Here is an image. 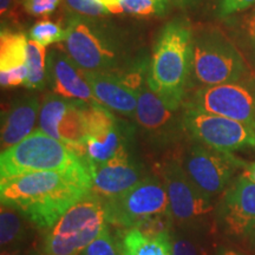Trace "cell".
I'll return each mask as SVG.
<instances>
[{
  "label": "cell",
  "instance_id": "1",
  "mask_svg": "<svg viewBox=\"0 0 255 255\" xmlns=\"http://www.w3.org/2000/svg\"><path fill=\"white\" fill-rule=\"evenodd\" d=\"M91 193L88 161L68 170L39 171L0 181L1 205L17 209L41 232L49 231Z\"/></svg>",
  "mask_w": 255,
  "mask_h": 255
},
{
  "label": "cell",
  "instance_id": "2",
  "mask_svg": "<svg viewBox=\"0 0 255 255\" xmlns=\"http://www.w3.org/2000/svg\"><path fill=\"white\" fill-rule=\"evenodd\" d=\"M193 32L184 20H173L162 28L149 64L146 83L168 108L181 109L189 85Z\"/></svg>",
  "mask_w": 255,
  "mask_h": 255
},
{
  "label": "cell",
  "instance_id": "3",
  "mask_svg": "<svg viewBox=\"0 0 255 255\" xmlns=\"http://www.w3.org/2000/svg\"><path fill=\"white\" fill-rule=\"evenodd\" d=\"M66 31L64 47L82 70L115 75L128 72V46L116 27L100 18L72 14Z\"/></svg>",
  "mask_w": 255,
  "mask_h": 255
},
{
  "label": "cell",
  "instance_id": "4",
  "mask_svg": "<svg viewBox=\"0 0 255 255\" xmlns=\"http://www.w3.org/2000/svg\"><path fill=\"white\" fill-rule=\"evenodd\" d=\"M250 68L241 51L219 30H202L191 38L189 87H215L241 81Z\"/></svg>",
  "mask_w": 255,
  "mask_h": 255
},
{
  "label": "cell",
  "instance_id": "5",
  "mask_svg": "<svg viewBox=\"0 0 255 255\" xmlns=\"http://www.w3.org/2000/svg\"><path fill=\"white\" fill-rule=\"evenodd\" d=\"M87 159L71 146L47 135L40 129L0 156V178L7 180L39 171H60L78 167Z\"/></svg>",
  "mask_w": 255,
  "mask_h": 255
},
{
  "label": "cell",
  "instance_id": "6",
  "mask_svg": "<svg viewBox=\"0 0 255 255\" xmlns=\"http://www.w3.org/2000/svg\"><path fill=\"white\" fill-rule=\"evenodd\" d=\"M107 226L103 201L90 194L71 207L46 232L45 255H79Z\"/></svg>",
  "mask_w": 255,
  "mask_h": 255
},
{
  "label": "cell",
  "instance_id": "7",
  "mask_svg": "<svg viewBox=\"0 0 255 255\" xmlns=\"http://www.w3.org/2000/svg\"><path fill=\"white\" fill-rule=\"evenodd\" d=\"M178 158L193 183L212 199L226 190L238 169L248 164L233 152L215 150L194 139Z\"/></svg>",
  "mask_w": 255,
  "mask_h": 255
},
{
  "label": "cell",
  "instance_id": "8",
  "mask_svg": "<svg viewBox=\"0 0 255 255\" xmlns=\"http://www.w3.org/2000/svg\"><path fill=\"white\" fill-rule=\"evenodd\" d=\"M174 222L181 229L199 231L214 209L212 197L202 193L190 180L178 156L165 161L161 167Z\"/></svg>",
  "mask_w": 255,
  "mask_h": 255
},
{
  "label": "cell",
  "instance_id": "9",
  "mask_svg": "<svg viewBox=\"0 0 255 255\" xmlns=\"http://www.w3.org/2000/svg\"><path fill=\"white\" fill-rule=\"evenodd\" d=\"M103 206L107 222L124 229L150 216L171 213L164 183L155 176H145L123 195L103 201Z\"/></svg>",
  "mask_w": 255,
  "mask_h": 255
},
{
  "label": "cell",
  "instance_id": "10",
  "mask_svg": "<svg viewBox=\"0 0 255 255\" xmlns=\"http://www.w3.org/2000/svg\"><path fill=\"white\" fill-rule=\"evenodd\" d=\"M183 107L219 115L255 129V77L199 88Z\"/></svg>",
  "mask_w": 255,
  "mask_h": 255
},
{
  "label": "cell",
  "instance_id": "11",
  "mask_svg": "<svg viewBox=\"0 0 255 255\" xmlns=\"http://www.w3.org/2000/svg\"><path fill=\"white\" fill-rule=\"evenodd\" d=\"M182 122L190 139L219 151L255 148V129L219 115L182 107Z\"/></svg>",
  "mask_w": 255,
  "mask_h": 255
},
{
  "label": "cell",
  "instance_id": "12",
  "mask_svg": "<svg viewBox=\"0 0 255 255\" xmlns=\"http://www.w3.org/2000/svg\"><path fill=\"white\" fill-rule=\"evenodd\" d=\"M137 95L135 120L145 141L155 148H168L181 142L187 135L182 122V111L168 108L150 90L146 81L137 89Z\"/></svg>",
  "mask_w": 255,
  "mask_h": 255
},
{
  "label": "cell",
  "instance_id": "13",
  "mask_svg": "<svg viewBox=\"0 0 255 255\" xmlns=\"http://www.w3.org/2000/svg\"><path fill=\"white\" fill-rule=\"evenodd\" d=\"M88 137L83 143V157L89 163L101 164L127 150L132 131L102 104H87Z\"/></svg>",
  "mask_w": 255,
  "mask_h": 255
},
{
  "label": "cell",
  "instance_id": "14",
  "mask_svg": "<svg viewBox=\"0 0 255 255\" xmlns=\"http://www.w3.org/2000/svg\"><path fill=\"white\" fill-rule=\"evenodd\" d=\"M87 104L55 94L47 95L40 107L38 119L41 131L70 145L82 157V145L88 137Z\"/></svg>",
  "mask_w": 255,
  "mask_h": 255
},
{
  "label": "cell",
  "instance_id": "15",
  "mask_svg": "<svg viewBox=\"0 0 255 255\" xmlns=\"http://www.w3.org/2000/svg\"><path fill=\"white\" fill-rule=\"evenodd\" d=\"M218 220L228 235L247 238L255 227V182L240 175L223 191Z\"/></svg>",
  "mask_w": 255,
  "mask_h": 255
},
{
  "label": "cell",
  "instance_id": "16",
  "mask_svg": "<svg viewBox=\"0 0 255 255\" xmlns=\"http://www.w3.org/2000/svg\"><path fill=\"white\" fill-rule=\"evenodd\" d=\"M89 165L92 176V194L102 201L123 195L145 177L142 168L130 155L129 149L105 163Z\"/></svg>",
  "mask_w": 255,
  "mask_h": 255
},
{
  "label": "cell",
  "instance_id": "17",
  "mask_svg": "<svg viewBox=\"0 0 255 255\" xmlns=\"http://www.w3.org/2000/svg\"><path fill=\"white\" fill-rule=\"evenodd\" d=\"M46 70L47 84L55 95L85 103L101 104L85 81L82 69L68 52L60 49L51 50L46 57Z\"/></svg>",
  "mask_w": 255,
  "mask_h": 255
},
{
  "label": "cell",
  "instance_id": "18",
  "mask_svg": "<svg viewBox=\"0 0 255 255\" xmlns=\"http://www.w3.org/2000/svg\"><path fill=\"white\" fill-rule=\"evenodd\" d=\"M96 100L108 109L135 119L138 95L124 82L121 75L82 70Z\"/></svg>",
  "mask_w": 255,
  "mask_h": 255
},
{
  "label": "cell",
  "instance_id": "19",
  "mask_svg": "<svg viewBox=\"0 0 255 255\" xmlns=\"http://www.w3.org/2000/svg\"><path fill=\"white\" fill-rule=\"evenodd\" d=\"M40 103L36 95L15 97L1 114V151L7 150L32 133L39 119Z\"/></svg>",
  "mask_w": 255,
  "mask_h": 255
},
{
  "label": "cell",
  "instance_id": "20",
  "mask_svg": "<svg viewBox=\"0 0 255 255\" xmlns=\"http://www.w3.org/2000/svg\"><path fill=\"white\" fill-rule=\"evenodd\" d=\"M34 226L17 209L2 206L0 209V245L1 252L24 251L32 239Z\"/></svg>",
  "mask_w": 255,
  "mask_h": 255
},
{
  "label": "cell",
  "instance_id": "21",
  "mask_svg": "<svg viewBox=\"0 0 255 255\" xmlns=\"http://www.w3.org/2000/svg\"><path fill=\"white\" fill-rule=\"evenodd\" d=\"M122 255H171V234L146 237L136 228L123 232L120 242Z\"/></svg>",
  "mask_w": 255,
  "mask_h": 255
},
{
  "label": "cell",
  "instance_id": "22",
  "mask_svg": "<svg viewBox=\"0 0 255 255\" xmlns=\"http://www.w3.org/2000/svg\"><path fill=\"white\" fill-rule=\"evenodd\" d=\"M27 38L21 32L7 27L1 28L0 34V72L9 71L26 65Z\"/></svg>",
  "mask_w": 255,
  "mask_h": 255
},
{
  "label": "cell",
  "instance_id": "23",
  "mask_svg": "<svg viewBox=\"0 0 255 255\" xmlns=\"http://www.w3.org/2000/svg\"><path fill=\"white\" fill-rule=\"evenodd\" d=\"M46 50L37 41L30 39L26 49V66L28 69L27 81L24 87L31 90H40L47 84Z\"/></svg>",
  "mask_w": 255,
  "mask_h": 255
},
{
  "label": "cell",
  "instance_id": "24",
  "mask_svg": "<svg viewBox=\"0 0 255 255\" xmlns=\"http://www.w3.org/2000/svg\"><path fill=\"white\" fill-rule=\"evenodd\" d=\"M169 5V0H121L108 9L115 14L163 15L167 13Z\"/></svg>",
  "mask_w": 255,
  "mask_h": 255
},
{
  "label": "cell",
  "instance_id": "25",
  "mask_svg": "<svg viewBox=\"0 0 255 255\" xmlns=\"http://www.w3.org/2000/svg\"><path fill=\"white\" fill-rule=\"evenodd\" d=\"M197 231L180 229L171 233V255H209L208 250L194 233Z\"/></svg>",
  "mask_w": 255,
  "mask_h": 255
},
{
  "label": "cell",
  "instance_id": "26",
  "mask_svg": "<svg viewBox=\"0 0 255 255\" xmlns=\"http://www.w3.org/2000/svg\"><path fill=\"white\" fill-rule=\"evenodd\" d=\"M68 31L60 25L50 20H40L30 30V39L37 41L41 46L46 47L52 44L65 41Z\"/></svg>",
  "mask_w": 255,
  "mask_h": 255
},
{
  "label": "cell",
  "instance_id": "27",
  "mask_svg": "<svg viewBox=\"0 0 255 255\" xmlns=\"http://www.w3.org/2000/svg\"><path fill=\"white\" fill-rule=\"evenodd\" d=\"M238 40L255 69V6L245 14L238 25Z\"/></svg>",
  "mask_w": 255,
  "mask_h": 255
},
{
  "label": "cell",
  "instance_id": "28",
  "mask_svg": "<svg viewBox=\"0 0 255 255\" xmlns=\"http://www.w3.org/2000/svg\"><path fill=\"white\" fill-rule=\"evenodd\" d=\"M174 223L171 213H164V214L154 215L143 220L133 228H136L137 231H139L146 237H158V235L163 234H171Z\"/></svg>",
  "mask_w": 255,
  "mask_h": 255
},
{
  "label": "cell",
  "instance_id": "29",
  "mask_svg": "<svg viewBox=\"0 0 255 255\" xmlns=\"http://www.w3.org/2000/svg\"><path fill=\"white\" fill-rule=\"evenodd\" d=\"M79 255H122L120 244L111 237L108 226L101 232V234L83 250Z\"/></svg>",
  "mask_w": 255,
  "mask_h": 255
},
{
  "label": "cell",
  "instance_id": "30",
  "mask_svg": "<svg viewBox=\"0 0 255 255\" xmlns=\"http://www.w3.org/2000/svg\"><path fill=\"white\" fill-rule=\"evenodd\" d=\"M64 2L73 13L84 17L100 18L110 13L107 6L98 0H64Z\"/></svg>",
  "mask_w": 255,
  "mask_h": 255
},
{
  "label": "cell",
  "instance_id": "31",
  "mask_svg": "<svg viewBox=\"0 0 255 255\" xmlns=\"http://www.w3.org/2000/svg\"><path fill=\"white\" fill-rule=\"evenodd\" d=\"M62 0H23L21 5L28 14L43 17L56 11Z\"/></svg>",
  "mask_w": 255,
  "mask_h": 255
},
{
  "label": "cell",
  "instance_id": "32",
  "mask_svg": "<svg viewBox=\"0 0 255 255\" xmlns=\"http://www.w3.org/2000/svg\"><path fill=\"white\" fill-rule=\"evenodd\" d=\"M28 76V69L26 65L19 66L9 71L0 72V84L2 88H14L19 87V85H25L27 81Z\"/></svg>",
  "mask_w": 255,
  "mask_h": 255
},
{
  "label": "cell",
  "instance_id": "33",
  "mask_svg": "<svg viewBox=\"0 0 255 255\" xmlns=\"http://www.w3.org/2000/svg\"><path fill=\"white\" fill-rule=\"evenodd\" d=\"M252 6H255V0H220V15L229 17L239 12L246 11Z\"/></svg>",
  "mask_w": 255,
  "mask_h": 255
},
{
  "label": "cell",
  "instance_id": "34",
  "mask_svg": "<svg viewBox=\"0 0 255 255\" xmlns=\"http://www.w3.org/2000/svg\"><path fill=\"white\" fill-rule=\"evenodd\" d=\"M20 1L23 2V0H0V12H1L2 24H4L5 20L13 19Z\"/></svg>",
  "mask_w": 255,
  "mask_h": 255
},
{
  "label": "cell",
  "instance_id": "35",
  "mask_svg": "<svg viewBox=\"0 0 255 255\" xmlns=\"http://www.w3.org/2000/svg\"><path fill=\"white\" fill-rule=\"evenodd\" d=\"M171 5L178 6V7H188V6L196 5L197 2L202 1V0H169Z\"/></svg>",
  "mask_w": 255,
  "mask_h": 255
},
{
  "label": "cell",
  "instance_id": "36",
  "mask_svg": "<svg viewBox=\"0 0 255 255\" xmlns=\"http://www.w3.org/2000/svg\"><path fill=\"white\" fill-rule=\"evenodd\" d=\"M242 174L250 178V180L253 181V182H255V162L254 163H248L246 165V168L244 169V173Z\"/></svg>",
  "mask_w": 255,
  "mask_h": 255
},
{
  "label": "cell",
  "instance_id": "37",
  "mask_svg": "<svg viewBox=\"0 0 255 255\" xmlns=\"http://www.w3.org/2000/svg\"><path fill=\"white\" fill-rule=\"evenodd\" d=\"M216 255H246L244 253H241V252H239L237 250H233V248H220V251L218 252V254Z\"/></svg>",
  "mask_w": 255,
  "mask_h": 255
},
{
  "label": "cell",
  "instance_id": "38",
  "mask_svg": "<svg viewBox=\"0 0 255 255\" xmlns=\"http://www.w3.org/2000/svg\"><path fill=\"white\" fill-rule=\"evenodd\" d=\"M1 255H43V254L36 253V252H25L24 253V251H20V252H1Z\"/></svg>",
  "mask_w": 255,
  "mask_h": 255
},
{
  "label": "cell",
  "instance_id": "39",
  "mask_svg": "<svg viewBox=\"0 0 255 255\" xmlns=\"http://www.w3.org/2000/svg\"><path fill=\"white\" fill-rule=\"evenodd\" d=\"M98 1H101L102 4H104L107 7H109V6H113L115 4H117V2L121 1V0H98Z\"/></svg>",
  "mask_w": 255,
  "mask_h": 255
},
{
  "label": "cell",
  "instance_id": "40",
  "mask_svg": "<svg viewBox=\"0 0 255 255\" xmlns=\"http://www.w3.org/2000/svg\"><path fill=\"white\" fill-rule=\"evenodd\" d=\"M247 239H248V240H250L252 246L255 247V227L253 228V231L250 233V235H248Z\"/></svg>",
  "mask_w": 255,
  "mask_h": 255
}]
</instances>
